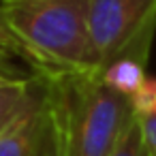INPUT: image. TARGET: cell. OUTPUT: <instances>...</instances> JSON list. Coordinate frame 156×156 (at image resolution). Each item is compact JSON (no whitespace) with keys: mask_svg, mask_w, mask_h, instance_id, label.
<instances>
[{"mask_svg":"<svg viewBox=\"0 0 156 156\" xmlns=\"http://www.w3.org/2000/svg\"><path fill=\"white\" fill-rule=\"evenodd\" d=\"M145 77H147L145 64H141L137 60H128V58H120V60L111 62L101 73L103 83L126 98H133L137 94V90L143 86Z\"/></svg>","mask_w":156,"mask_h":156,"instance_id":"5b68a950","label":"cell"},{"mask_svg":"<svg viewBox=\"0 0 156 156\" xmlns=\"http://www.w3.org/2000/svg\"><path fill=\"white\" fill-rule=\"evenodd\" d=\"M0 2H7V0H0Z\"/></svg>","mask_w":156,"mask_h":156,"instance_id":"8fae6325","label":"cell"},{"mask_svg":"<svg viewBox=\"0 0 156 156\" xmlns=\"http://www.w3.org/2000/svg\"><path fill=\"white\" fill-rule=\"evenodd\" d=\"M0 156H60L43 75H34L26 105L0 130Z\"/></svg>","mask_w":156,"mask_h":156,"instance_id":"277c9868","label":"cell"},{"mask_svg":"<svg viewBox=\"0 0 156 156\" xmlns=\"http://www.w3.org/2000/svg\"><path fill=\"white\" fill-rule=\"evenodd\" d=\"M139 130H141V141L143 150L147 156H156V113L150 115H135Z\"/></svg>","mask_w":156,"mask_h":156,"instance_id":"ba28073f","label":"cell"},{"mask_svg":"<svg viewBox=\"0 0 156 156\" xmlns=\"http://www.w3.org/2000/svg\"><path fill=\"white\" fill-rule=\"evenodd\" d=\"M0 49H5V51H9V54H13V56L22 58V60L32 69V73H37V64H34L30 51L24 47V43H22V41L17 39V34L11 30V26H9V22H7V17H5V13H2V7H0Z\"/></svg>","mask_w":156,"mask_h":156,"instance_id":"8992f818","label":"cell"},{"mask_svg":"<svg viewBox=\"0 0 156 156\" xmlns=\"http://www.w3.org/2000/svg\"><path fill=\"white\" fill-rule=\"evenodd\" d=\"M0 75L11 77V79H24V77H26V75H22V71L13 64L11 54L5 51V49H0Z\"/></svg>","mask_w":156,"mask_h":156,"instance_id":"9c48e42d","label":"cell"},{"mask_svg":"<svg viewBox=\"0 0 156 156\" xmlns=\"http://www.w3.org/2000/svg\"><path fill=\"white\" fill-rule=\"evenodd\" d=\"M111 156H147L145 150H143V141H141V130H139L137 118H133V122L128 124V128L120 137L118 145L113 147Z\"/></svg>","mask_w":156,"mask_h":156,"instance_id":"52a82bcc","label":"cell"},{"mask_svg":"<svg viewBox=\"0 0 156 156\" xmlns=\"http://www.w3.org/2000/svg\"><path fill=\"white\" fill-rule=\"evenodd\" d=\"M2 13L30 51L37 73H98L88 0H7Z\"/></svg>","mask_w":156,"mask_h":156,"instance_id":"7a4b0ae2","label":"cell"},{"mask_svg":"<svg viewBox=\"0 0 156 156\" xmlns=\"http://www.w3.org/2000/svg\"><path fill=\"white\" fill-rule=\"evenodd\" d=\"M43 77L60 156H111L135 118L130 98L107 88L98 73Z\"/></svg>","mask_w":156,"mask_h":156,"instance_id":"6da1fadb","label":"cell"},{"mask_svg":"<svg viewBox=\"0 0 156 156\" xmlns=\"http://www.w3.org/2000/svg\"><path fill=\"white\" fill-rule=\"evenodd\" d=\"M9 81H13L11 77H5V75H0V86H5V83H9Z\"/></svg>","mask_w":156,"mask_h":156,"instance_id":"30bf717a","label":"cell"},{"mask_svg":"<svg viewBox=\"0 0 156 156\" xmlns=\"http://www.w3.org/2000/svg\"><path fill=\"white\" fill-rule=\"evenodd\" d=\"M98 69L120 58L147 64L156 37V0H88Z\"/></svg>","mask_w":156,"mask_h":156,"instance_id":"3957f363","label":"cell"}]
</instances>
